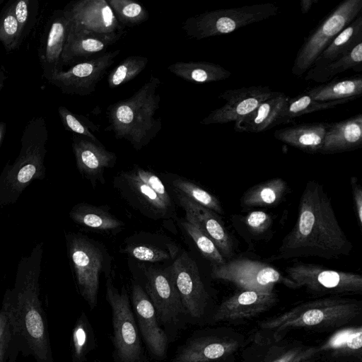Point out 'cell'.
<instances>
[{
    "mask_svg": "<svg viewBox=\"0 0 362 362\" xmlns=\"http://www.w3.org/2000/svg\"><path fill=\"white\" fill-rule=\"evenodd\" d=\"M236 230L245 235V238L259 240L270 233L274 224L272 216L263 211H253L245 216L233 217Z\"/></svg>",
    "mask_w": 362,
    "mask_h": 362,
    "instance_id": "d590c367",
    "label": "cell"
},
{
    "mask_svg": "<svg viewBox=\"0 0 362 362\" xmlns=\"http://www.w3.org/2000/svg\"><path fill=\"white\" fill-rule=\"evenodd\" d=\"M352 249L323 186L310 180L300 196L296 222L271 260L309 257L339 259L349 255Z\"/></svg>",
    "mask_w": 362,
    "mask_h": 362,
    "instance_id": "6da1fadb",
    "label": "cell"
},
{
    "mask_svg": "<svg viewBox=\"0 0 362 362\" xmlns=\"http://www.w3.org/2000/svg\"><path fill=\"white\" fill-rule=\"evenodd\" d=\"M246 342L242 333L230 327L199 329L177 349L171 362H235Z\"/></svg>",
    "mask_w": 362,
    "mask_h": 362,
    "instance_id": "ba28073f",
    "label": "cell"
},
{
    "mask_svg": "<svg viewBox=\"0 0 362 362\" xmlns=\"http://www.w3.org/2000/svg\"><path fill=\"white\" fill-rule=\"evenodd\" d=\"M95 346L93 329L85 313L78 318L72 331L71 353L73 362H84Z\"/></svg>",
    "mask_w": 362,
    "mask_h": 362,
    "instance_id": "74e56055",
    "label": "cell"
},
{
    "mask_svg": "<svg viewBox=\"0 0 362 362\" xmlns=\"http://www.w3.org/2000/svg\"><path fill=\"white\" fill-rule=\"evenodd\" d=\"M6 78V74L4 71L0 69V90L3 88L4 84V81Z\"/></svg>",
    "mask_w": 362,
    "mask_h": 362,
    "instance_id": "f5cc1de1",
    "label": "cell"
},
{
    "mask_svg": "<svg viewBox=\"0 0 362 362\" xmlns=\"http://www.w3.org/2000/svg\"><path fill=\"white\" fill-rule=\"evenodd\" d=\"M170 267L187 319L199 322L209 318L210 296L196 262L183 251Z\"/></svg>",
    "mask_w": 362,
    "mask_h": 362,
    "instance_id": "9a60e30c",
    "label": "cell"
},
{
    "mask_svg": "<svg viewBox=\"0 0 362 362\" xmlns=\"http://www.w3.org/2000/svg\"><path fill=\"white\" fill-rule=\"evenodd\" d=\"M294 362H322L317 346H312V347L303 356L296 360Z\"/></svg>",
    "mask_w": 362,
    "mask_h": 362,
    "instance_id": "681fc988",
    "label": "cell"
},
{
    "mask_svg": "<svg viewBox=\"0 0 362 362\" xmlns=\"http://www.w3.org/2000/svg\"><path fill=\"white\" fill-rule=\"evenodd\" d=\"M362 63V42L358 43L343 57L331 62L317 73L305 76L306 81L325 83L330 81L338 74L349 69L361 71Z\"/></svg>",
    "mask_w": 362,
    "mask_h": 362,
    "instance_id": "8d00e7d4",
    "label": "cell"
},
{
    "mask_svg": "<svg viewBox=\"0 0 362 362\" xmlns=\"http://www.w3.org/2000/svg\"><path fill=\"white\" fill-rule=\"evenodd\" d=\"M285 272L299 288L305 287L311 293L334 295L362 293V276L356 273L303 262L287 267Z\"/></svg>",
    "mask_w": 362,
    "mask_h": 362,
    "instance_id": "5bb4252c",
    "label": "cell"
},
{
    "mask_svg": "<svg viewBox=\"0 0 362 362\" xmlns=\"http://www.w3.org/2000/svg\"><path fill=\"white\" fill-rule=\"evenodd\" d=\"M42 243L23 257L17 267L14 286L5 293L1 310L8 320L12 336L28 349L37 362H52L45 314L40 298Z\"/></svg>",
    "mask_w": 362,
    "mask_h": 362,
    "instance_id": "7a4b0ae2",
    "label": "cell"
},
{
    "mask_svg": "<svg viewBox=\"0 0 362 362\" xmlns=\"http://www.w3.org/2000/svg\"><path fill=\"white\" fill-rule=\"evenodd\" d=\"M72 148L80 174L93 187L98 183L104 184L105 171L115 166L117 155L107 150L100 142L76 134L73 136Z\"/></svg>",
    "mask_w": 362,
    "mask_h": 362,
    "instance_id": "7402d4cb",
    "label": "cell"
},
{
    "mask_svg": "<svg viewBox=\"0 0 362 362\" xmlns=\"http://www.w3.org/2000/svg\"><path fill=\"white\" fill-rule=\"evenodd\" d=\"M211 276L234 284L240 290L272 292L276 284L292 289L298 286L273 266L257 260L236 258L221 265H212Z\"/></svg>",
    "mask_w": 362,
    "mask_h": 362,
    "instance_id": "7c38bea8",
    "label": "cell"
},
{
    "mask_svg": "<svg viewBox=\"0 0 362 362\" xmlns=\"http://www.w3.org/2000/svg\"><path fill=\"white\" fill-rule=\"evenodd\" d=\"M311 347L300 340L258 329L247 340L237 362H294Z\"/></svg>",
    "mask_w": 362,
    "mask_h": 362,
    "instance_id": "e0dca14e",
    "label": "cell"
},
{
    "mask_svg": "<svg viewBox=\"0 0 362 362\" xmlns=\"http://www.w3.org/2000/svg\"><path fill=\"white\" fill-rule=\"evenodd\" d=\"M351 185L356 221L360 229L362 228V189L357 177H351Z\"/></svg>",
    "mask_w": 362,
    "mask_h": 362,
    "instance_id": "c3c4849f",
    "label": "cell"
},
{
    "mask_svg": "<svg viewBox=\"0 0 362 362\" xmlns=\"http://www.w3.org/2000/svg\"><path fill=\"white\" fill-rule=\"evenodd\" d=\"M6 124L4 122H0V146L6 132Z\"/></svg>",
    "mask_w": 362,
    "mask_h": 362,
    "instance_id": "816d5d0a",
    "label": "cell"
},
{
    "mask_svg": "<svg viewBox=\"0 0 362 362\" xmlns=\"http://www.w3.org/2000/svg\"><path fill=\"white\" fill-rule=\"evenodd\" d=\"M120 49L106 52L90 59L71 65L66 71H54L47 80L64 94L87 96L115 62Z\"/></svg>",
    "mask_w": 362,
    "mask_h": 362,
    "instance_id": "2e32d148",
    "label": "cell"
},
{
    "mask_svg": "<svg viewBox=\"0 0 362 362\" xmlns=\"http://www.w3.org/2000/svg\"><path fill=\"white\" fill-rule=\"evenodd\" d=\"M276 93L266 86L226 90L218 95V98L225 101L224 105L210 112L200 123L209 125L238 122Z\"/></svg>",
    "mask_w": 362,
    "mask_h": 362,
    "instance_id": "ac0fdd59",
    "label": "cell"
},
{
    "mask_svg": "<svg viewBox=\"0 0 362 362\" xmlns=\"http://www.w3.org/2000/svg\"><path fill=\"white\" fill-rule=\"evenodd\" d=\"M178 252L174 243L168 247L153 244L130 243L126 245L121 252L141 262L156 263L173 259Z\"/></svg>",
    "mask_w": 362,
    "mask_h": 362,
    "instance_id": "b9f144b4",
    "label": "cell"
},
{
    "mask_svg": "<svg viewBox=\"0 0 362 362\" xmlns=\"http://www.w3.org/2000/svg\"><path fill=\"white\" fill-rule=\"evenodd\" d=\"M356 98H348L330 102H320L312 99L303 92L293 98H289L276 122V126L288 123L294 118L314 112L334 108L339 105L349 103Z\"/></svg>",
    "mask_w": 362,
    "mask_h": 362,
    "instance_id": "e575fe53",
    "label": "cell"
},
{
    "mask_svg": "<svg viewBox=\"0 0 362 362\" xmlns=\"http://www.w3.org/2000/svg\"><path fill=\"white\" fill-rule=\"evenodd\" d=\"M47 140L45 118L31 119L23 132L18 157L7 163L0 175V206L15 203L33 180L45 177Z\"/></svg>",
    "mask_w": 362,
    "mask_h": 362,
    "instance_id": "5b68a950",
    "label": "cell"
},
{
    "mask_svg": "<svg viewBox=\"0 0 362 362\" xmlns=\"http://www.w3.org/2000/svg\"><path fill=\"white\" fill-rule=\"evenodd\" d=\"M176 196L180 206L214 242L223 257L226 260L232 259L235 253L233 238L216 214L184 196Z\"/></svg>",
    "mask_w": 362,
    "mask_h": 362,
    "instance_id": "484cf974",
    "label": "cell"
},
{
    "mask_svg": "<svg viewBox=\"0 0 362 362\" xmlns=\"http://www.w3.org/2000/svg\"><path fill=\"white\" fill-rule=\"evenodd\" d=\"M362 145V114L327 123L320 153H337L355 150Z\"/></svg>",
    "mask_w": 362,
    "mask_h": 362,
    "instance_id": "4316f807",
    "label": "cell"
},
{
    "mask_svg": "<svg viewBox=\"0 0 362 362\" xmlns=\"http://www.w3.org/2000/svg\"><path fill=\"white\" fill-rule=\"evenodd\" d=\"M317 347L322 362H362V326L336 329Z\"/></svg>",
    "mask_w": 362,
    "mask_h": 362,
    "instance_id": "603a6c76",
    "label": "cell"
},
{
    "mask_svg": "<svg viewBox=\"0 0 362 362\" xmlns=\"http://www.w3.org/2000/svg\"><path fill=\"white\" fill-rule=\"evenodd\" d=\"M69 216L83 228L103 234L119 233L125 225L110 212L107 206H95L85 202L74 205Z\"/></svg>",
    "mask_w": 362,
    "mask_h": 362,
    "instance_id": "83f0119b",
    "label": "cell"
},
{
    "mask_svg": "<svg viewBox=\"0 0 362 362\" xmlns=\"http://www.w3.org/2000/svg\"><path fill=\"white\" fill-rule=\"evenodd\" d=\"M161 83L151 75L132 96L110 105L106 131L112 132L116 139L127 140L136 151L147 146L162 128L161 119L156 117Z\"/></svg>",
    "mask_w": 362,
    "mask_h": 362,
    "instance_id": "3957f363",
    "label": "cell"
},
{
    "mask_svg": "<svg viewBox=\"0 0 362 362\" xmlns=\"http://www.w3.org/2000/svg\"><path fill=\"white\" fill-rule=\"evenodd\" d=\"M70 21L64 10H57L47 23L39 57L47 80L51 74L62 69L61 59L67 38Z\"/></svg>",
    "mask_w": 362,
    "mask_h": 362,
    "instance_id": "cb8c5ba5",
    "label": "cell"
},
{
    "mask_svg": "<svg viewBox=\"0 0 362 362\" xmlns=\"http://www.w3.org/2000/svg\"><path fill=\"white\" fill-rule=\"evenodd\" d=\"M11 326L5 313L0 310V362H5L6 354L11 339Z\"/></svg>",
    "mask_w": 362,
    "mask_h": 362,
    "instance_id": "7dc6e473",
    "label": "cell"
},
{
    "mask_svg": "<svg viewBox=\"0 0 362 362\" xmlns=\"http://www.w3.org/2000/svg\"><path fill=\"white\" fill-rule=\"evenodd\" d=\"M145 276V288L158 321L171 332L178 331L187 319L170 267L164 269L153 266H141Z\"/></svg>",
    "mask_w": 362,
    "mask_h": 362,
    "instance_id": "4fadbf2b",
    "label": "cell"
},
{
    "mask_svg": "<svg viewBox=\"0 0 362 362\" xmlns=\"http://www.w3.org/2000/svg\"><path fill=\"white\" fill-rule=\"evenodd\" d=\"M289 96L278 92L262 102L254 111L238 122L233 129L237 132L259 133L276 126Z\"/></svg>",
    "mask_w": 362,
    "mask_h": 362,
    "instance_id": "f1b7e54d",
    "label": "cell"
},
{
    "mask_svg": "<svg viewBox=\"0 0 362 362\" xmlns=\"http://www.w3.org/2000/svg\"><path fill=\"white\" fill-rule=\"evenodd\" d=\"M278 301L274 291L240 290L224 300L212 313V322H237L256 317L273 307Z\"/></svg>",
    "mask_w": 362,
    "mask_h": 362,
    "instance_id": "44dd1931",
    "label": "cell"
},
{
    "mask_svg": "<svg viewBox=\"0 0 362 362\" xmlns=\"http://www.w3.org/2000/svg\"><path fill=\"white\" fill-rule=\"evenodd\" d=\"M279 12V7L272 3L218 9L187 18L182 28L188 37L203 40L231 33L273 17Z\"/></svg>",
    "mask_w": 362,
    "mask_h": 362,
    "instance_id": "52a82bcc",
    "label": "cell"
},
{
    "mask_svg": "<svg viewBox=\"0 0 362 362\" xmlns=\"http://www.w3.org/2000/svg\"><path fill=\"white\" fill-rule=\"evenodd\" d=\"M182 226L192 239L202 255L212 265H221L226 262L214 242L196 224L191 216L185 213V221Z\"/></svg>",
    "mask_w": 362,
    "mask_h": 362,
    "instance_id": "ab89813d",
    "label": "cell"
},
{
    "mask_svg": "<svg viewBox=\"0 0 362 362\" xmlns=\"http://www.w3.org/2000/svg\"><path fill=\"white\" fill-rule=\"evenodd\" d=\"M287 182L282 178L275 177L250 187L242 196L243 207H274L283 200L288 192Z\"/></svg>",
    "mask_w": 362,
    "mask_h": 362,
    "instance_id": "836d02e7",
    "label": "cell"
},
{
    "mask_svg": "<svg viewBox=\"0 0 362 362\" xmlns=\"http://www.w3.org/2000/svg\"><path fill=\"white\" fill-rule=\"evenodd\" d=\"M303 92L312 99L320 102L356 98L362 94V77L358 75L334 79L308 88Z\"/></svg>",
    "mask_w": 362,
    "mask_h": 362,
    "instance_id": "d6a6232c",
    "label": "cell"
},
{
    "mask_svg": "<svg viewBox=\"0 0 362 362\" xmlns=\"http://www.w3.org/2000/svg\"><path fill=\"white\" fill-rule=\"evenodd\" d=\"M105 297L112 313L115 361L146 362L129 296L115 286L111 276L107 277Z\"/></svg>",
    "mask_w": 362,
    "mask_h": 362,
    "instance_id": "9c48e42d",
    "label": "cell"
},
{
    "mask_svg": "<svg viewBox=\"0 0 362 362\" xmlns=\"http://www.w3.org/2000/svg\"><path fill=\"white\" fill-rule=\"evenodd\" d=\"M23 39L13 12L11 0L8 1L0 13V42L5 50L10 52L19 47Z\"/></svg>",
    "mask_w": 362,
    "mask_h": 362,
    "instance_id": "ee69618b",
    "label": "cell"
},
{
    "mask_svg": "<svg viewBox=\"0 0 362 362\" xmlns=\"http://www.w3.org/2000/svg\"><path fill=\"white\" fill-rule=\"evenodd\" d=\"M176 76L194 83H207L223 81L231 72L222 66L209 62H179L168 66Z\"/></svg>",
    "mask_w": 362,
    "mask_h": 362,
    "instance_id": "1f68e13d",
    "label": "cell"
},
{
    "mask_svg": "<svg viewBox=\"0 0 362 362\" xmlns=\"http://www.w3.org/2000/svg\"><path fill=\"white\" fill-rule=\"evenodd\" d=\"M362 11V0H344L327 15L304 39L291 68L302 76L334 38Z\"/></svg>",
    "mask_w": 362,
    "mask_h": 362,
    "instance_id": "30bf717a",
    "label": "cell"
},
{
    "mask_svg": "<svg viewBox=\"0 0 362 362\" xmlns=\"http://www.w3.org/2000/svg\"><path fill=\"white\" fill-rule=\"evenodd\" d=\"M117 20L122 25L134 26L146 22L148 12L140 3L133 0H107Z\"/></svg>",
    "mask_w": 362,
    "mask_h": 362,
    "instance_id": "7bdbcfd3",
    "label": "cell"
},
{
    "mask_svg": "<svg viewBox=\"0 0 362 362\" xmlns=\"http://www.w3.org/2000/svg\"><path fill=\"white\" fill-rule=\"evenodd\" d=\"M148 62V58L141 55L126 57L109 73V88H115L134 79L146 69Z\"/></svg>",
    "mask_w": 362,
    "mask_h": 362,
    "instance_id": "60d3db41",
    "label": "cell"
},
{
    "mask_svg": "<svg viewBox=\"0 0 362 362\" xmlns=\"http://www.w3.org/2000/svg\"><path fill=\"white\" fill-rule=\"evenodd\" d=\"M4 3V0H0V6Z\"/></svg>",
    "mask_w": 362,
    "mask_h": 362,
    "instance_id": "db71d44e",
    "label": "cell"
},
{
    "mask_svg": "<svg viewBox=\"0 0 362 362\" xmlns=\"http://www.w3.org/2000/svg\"><path fill=\"white\" fill-rule=\"evenodd\" d=\"M327 123H304L287 127L274 133L277 140L308 153H320Z\"/></svg>",
    "mask_w": 362,
    "mask_h": 362,
    "instance_id": "f546056e",
    "label": "cell"
},
{
    "mask_svg": "<svg viewBox=\"0 0 362 362\" xmlns=\"http://www.w3.org/2000/svg\"><path fill=\"white\" fill-rule=\"evenodd\" d=\"M318 2V0H301L300 1V11L302 13L305 14L313 7V4Z\"/></svg>",
    "mask_w": 362,
    "mask_h": 362,
    "instance_id": "f907efd6",
    "label": "cell"
},
{
    "mask_svg": "<svg viewBox=\"0 0 362 362\" xmlns=\"http://www.w3.org/2000/svg\"><path fill=\"white\" fill-rule=\"evenodd\" d=\"M131 298L133 312L141 334L149 353L156 360H163L167 355L169 338L156 315L155 308L143 287L134 283Z\"/></svg>",
    "mask_w": 362,
    "mask_h": 362,
    "instance_id": "ffe728a7",
    "label": "cell"
},
{
    "mask_svg": "<svg viewBox=\"0 0 362 362\" xmlns=\"http://www.w3.org/2000/svg\"><path fill=\"white\" fill-rule=\"evenodd\" d=\"M119 40L118 37L88 31L72 25L70 22L69 33L62 54V66L73 65L96 57Z\"/></svg>",
    "mask_w": 362,
    "mask_h": 362,
    "instance_id": "d4e9b609",
    "label": "cell"
},
{
    "mask_svg": "<svg viewBox=\"0 0 362 362\" xmlns=\"http://www.w3.org/2000/svg\"><path fill=\"white\" fill-rule=\"evenodd\" d=\"M361 42H362V16L360 14L323 50L306 72L305 76L317 73L331 62L343 57Z\"/></svg>",
    "mask_w": 362,
    "mask_h": 362,
    "instance_id": "4dcf8cb0",
    "label": "cell"
},
{
    "mask_svg": "<svg viewBox=\"0 0 362 362\" xmlns=\"http://www.w3.org/2000/svg\"><path fill=\"white\" fill-rule=\"evenodd\" d=\"M66 242L78 292L93 310L98 303L100 276L105 267L104 250L81 233H67Z\"/></svg>",
    "mask_w": 362,
    "mask_h": 362,
    "instance_id": "8fae6325",
    "label": "cell"
},
{
    "mask_svg": "<svg viewBox=\"0 0 362 362\" xmlns=\"http://www.w3.org/2000/svg\"><path fill=\"white\" fill-rule=\"evenodd\" d=\"M171 185L175 194L184 196L216 214H224L218 198L197 184L182 177H177Z\"/></svg>",
    "mask_w": 362,
    "mask_h": 362,
    "instance_id": "f35d334b",
    "label": "cell"
},
{
    "mask_svg": "<svg viewBox=\"0 0 362 362\" xmlns=\"http://www.w3.org/2000/svg\"><path fill=\"white\" fill-rule=\"evenodd\" d=\"M11 2L13 14L18 23L23 38H24L35 24L38 8L37 1L11 0Z\"/></svg>",
    "mask_w": 362,
    "mask_h": 362,
    "instance_id": "bcb514c9",
    "label": "cell"
},
{
    "mask_svg": "<svg viewBox=\"0 0 362 362\" xmlns=\"http://www.w3.org/2000/svg\"><path fill=\"white\" fill-rule=\"evenodd\" d=\"M58 112L63 126L76 135L86 137L95 142H100L94 132H98L99 127L83 115H76L66 107L59 106Z\"/></svg>",
    "mask_w": 362,
    "mask_h": 362,
    "instance_id": "f6af8a7d",
    "label": "cell"
},
{
    "mask_svg": "<svg viewBox=\"0 0 362 362\" xmlns=\"http://www.w3.org/2000/svg\"><path fill=\"white\" fill-rule=\"evenodd\" d=\"M112 185L126 203L143 216L154 221L176 218L175 202L152 170L134 165L114 176Z\"/></svg>",
    "mask_w": 362,
    "mask_h": 362,
    "instance_id": "8992f818",
    "label": "cell"
},
{
    "mask_svg": "<svg viewBox=\"0 0 362 362\" xmlns=\"http://www.w3.org/2000/svg\"><path fill=\"white\" fill-rule=\"evenodd\" d=\"M71 23L97 34L120 39L124 33L107 0H79L63 9Z\"/></svg>",
    "mask_w": 362,
    "mask_h": 362,
    "instance_id": "d6986e66",
    "label": "cell"
},
{
    "mask_svg": "<svg viewBox=\"0 0 362 362\" xmlns=\"http://www.w3.org/2000/svg\"><path fill=\"white\" fill-rule=\"evenodd\" d=\"M362 315V301L331 296L308 301L262 321L259 330L286 336L292 329L336 330L351 325Z\"/></svg>",
    "mask_w": 362,
    "mask_h": 362,
    "instance_id": "277c9868",
    "label": "cell"
}]
</instances>
